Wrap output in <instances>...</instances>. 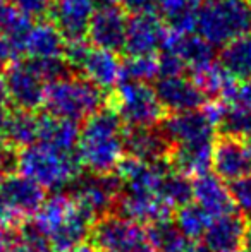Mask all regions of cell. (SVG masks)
Listing matches in <instances>:
<instances>
[{"instance_id":"6da1fadb","label":"cell","mask_w":251,"mask_h":252,"mask_svg":"<svg viewBox=\"0 0 251 252\" xmlns=\"http://www.w3.org/2000/svg\"><path fill=\"white\" fill-rule=\"evenodd\" d=\"M76 155L91 173L107 175L117 170L124 155V124L114 110L105 105L84 120Z\"/></svg>"},{"instance_id":"7a4b0ae2","label":"cell","mask_w":251,"mask_h":252,"mask_svg":"<svg viewBox=\"0 0 251 252\" xmlns=\"http://www.w3.org/2000/svg\"><path fill=\"white\" fill-rule=\"evenodd\" d=\"M54 252H71L91 235L93 218L69 194H54L41 204L33 221Z\"/></svg>"},{"instance_id":"3957f363","label":"cell","mask_w":251,"mask_h":252,"mask_svg":"<svg viewBox=\"0 0 251 252\" xmlns=\"http://www.w3.org/2000/svg\"><path fill=\"white\" fill-rule=\"evenodd\" d=\"M17 170L40 187L48 190H62L79 177L81 163L74 153L59 151L47 144H33L17 155Z\"/></svg>"},{"instance_id":"277c9868","label":"cell","mask_w":251,"mask_h":252,"mask_svg":"<svg viewBox=\"0 0 251 252\" xmlns=\"http://www.w3.org/2000/svg\"><path fill=\"white\" fill-rule=\"evenodd\" d=\"M196 31L215 48L246 36L251 33V0H203Z\"/></svg>"},{"instance_id":"5b68a950","label":"cell","mask_w":251,"mask_h":252,"mask_svg":"<svg viewBox=\"0 0 251 252\" xmlns=\"http://www.w3.org/2000/svg\"><path fill=\"white\" fill-rule=\"evenodd\" d=\"M105 101V91L95 86L86 77L71 74L47 84L43 106L47 108V113L54 117L84 122L90 115L104 108Z\"/></svg>"},{"instance_id":"8992f818","label":"cell","mask_w":251,"mask_h":252,"mask_svg":"<svg viewBox=\"0 0 251 252\" xmlns=\"http://www.w3.org/2000/svg\"><path fill=\"white\" fill-rule=\"evenodd\" d=\"M105 105L112 108L127 127L160 126L167 112L150 84L121 81L107 94Z\"/></svg>"},{"instance_id":"52a82bcc","label":"cell","mask_w":251,"mask_h":252,"mask_svg":"<svg viewBox=\"0 0 251 252\" xmlns=\"http://www.w3.org/2000/svg\"><path fill=\"white\" fill-rule=\"evenodd\" d=\"M122 192V184L117 173L107 175H91L77 177L71 184L69 196L76 201L83 211H86L91 218L110 215L112 208L117 204L119 196Z\"/></svg>"},{"instance_id":"ba28073f","label":"cell","mask_w":251,"mask_h":252,"mask_svg":"<svg viewBox=\"0 0 251 252\" xmlns=\"http://www.w3.org/2000/svg\"><path fill=\"white\" fill-rule=\"evenodd\" d=\"M97 9L88 28V41L91 47L108 52H124L127 12L117 0H95Z\"/></svg>"},{"instance_id":"9c48e42d","label":"cell","mask_w":251,"mask_h":252,"mask_svg":"<svg viewBox=\"0 0 251 252\" xmlns=\"http://www.w3.org/2000/svg\"><path fill=\"white\" fill-rule=\"evenodd\" d=\"M93 247L100 252H136L146 246V230L124 216H102L91 230Z\"/></svg>"},{"instance_id":"30bf717a","label":"cell","mask_w":251,"mask_h":252,"mask_svg":"<svg viewBox=\"0 0 251 252\" xmlns=\"http://www.w3.org/2000/svg\"><path fill=\"white\" fill-rule=\"evenodd\" d=\"M0 196L5 209V225L35 216L45 202V189L24 175H7L0 180Z\"/></svg>"},{"instance_id":"8fae6325","label":"cell","mask_w":251,"mask_h":252,"mask_svg":"<svg viewBox=\"0 0 251 252\" xmlns=\"http://www.w3.org/2000/svg\"><path fill=\"white\" fill-rule=\"evenodd\" d=\"M5 81V96L16 110L36 112L45 103L47 83L35 72L33 67L24 62H12L3 74Z\"/></svg>"},{"instance_id":"7c38bea8","label":"cell","mask_w":251,"mask_h":252,"mask_svg":"<svg viewBox=\"0 0 251 252\" xmlns=\"http://www.w3.org/2000/svg\"><path fill=\"white\" fill-rule=\"evenodd\" d=\"M169 28L165 21L155 10L151 12L131 14L127 19L124 53L134 55H155L164 48Z\"/></svg>"},{"instance_id":"4fadbf2b","label":"cell","mask_w":251,"mask_h":252,"mask_svg":"<svg viewBox=\"0 0 251 252\" xmlns=\"http://www.w3.org/2000/svg\"><path fill=\"white\" fill-rule=\"evenodd\" d=\"M160 124L162 130L169 137L172 146L215 141L217 124L208 117V113L203 108L167 113Z\"/></svg>"},{"instance_id":"5bb4252c","label":"cell","mask_w":251,"mask_h":252,"mask_svg":"<svg viewBox=\"0 0 251 252\" xmlns=\"http://www.w3.org/2000/svg\"><path fill=\"white\" fill-rule=\"evenodd\" d=\"M95 9V0H52L48 19L66 41L86 40Z\"/></svg>"},{"instance_id":"9a60e30c","label":"cell","mask_w":251,"mask_h":252,"mask_svg":"<svg viewBox=\"0 0 251 252\" xmlns=\"http://www.w3.org/2000/svg\"><path fill=\"white\" fill-rule=\"evenodd\" d=\"M153 90L167 113L200 110L207 105V101H210L196 83L184 76L160 77Z\"/></svg>"},{"instance_id":"2e32d148","label":"cell","mask_w":251,"mask_h":252,"mask_svg":"<svg viewBox=\"0 0 251 252\" xmlns=\"http://www.w3.org/2000/svg\"><path fill=\"white\" fill-rule=\"evenodd\" d=\"M172 150L174 146L160 126L126 127L124 129V151L131 158L146 163L169 161Z\"/></svg>"},{"instance_id":"e0dca14e","label":"cell","mask_w":251,"mask_h":252,"mask_svg":"<svg viewBox=\"0 0 251 252\" xmlns=\"http://www.w3.org/2000/svg\"><path fill=\"white\" fill-rule=\"evenodd\" d=\"M212 168L224 182H236L251 173L248 148L234 137L220 136L214 144Z\"/></svg>"},{"instance_id":"ac0fdd59","label":"cell","mask_w":251,"mask_h":252,"mask_svg":"<svg viewBox=\"0 0 251 252\" xmlns=\"http://www.w3.org/2000/svg\"><path fill=\"white\" fill-rule=\"evenodd\" d=\"M193 201L212 220L236 213V204L232 199L231 187L215 173H205L193 182Z\"/></svg>"},{"instance_id":"d6986e66","label":"cell","mask_w":251,"mask_h":252,"mask_svg":"<svg viewBox=\"0 0 251 252\" xmlns=\"http://www.w3.org/2000/svg\"><path fill=\"white\" fill-rule=\"evenodd\" d=\"M162 50L172 52L186 63V67L193 70H200L217 62L215 47L210 45L200 34L193 33H174L169 31L167 40Z\"/></svg>"},{"instance_id":"ffe728a7","label":"cell","mask_w":251,"mask_h":252,"mask_svg":"<svg viewBox=\"0 0 251 252\" xmlns=\"http://www.w3.org/2000/svg\"><path fill=\"white\" fill-rule=\"evenodd\" d=\"M248 223L243 215L231 213L210 221L203 235V246L210 252H234L245 242Z\"/></svg>"},{"instance_id":"44dd1931","label":"cell","mask_w":251,"mask_h":252,"mask_svg":"<svg viewBox=\"0 0 251 252\" xmlns=\"http://www.w3.org/2000/svg\"><path fill=\"white\" fill-rule=\"evenodd\" d=\"M79 72V76L86 77L102 91L114 90L122 81V62L117 53L91 47Z\"/></svg>"},{"instance_id":"7402d4cb","label":"cell","mask_w":251,"mask_h":252,"mask_svg":"<svg viewBox=\"0 0 251 252\" xmlns=\"http://www.w3.org/2000/svg\"><path fill=\"white\" fill-rule=\"evenodd\" d=\"M66 50V40L59 30L50 21H40L33 24L24 40L23 55L30 60H41V59H55L64 57Z\"/></svg>"},{"instance_id":"603a6c76","label":"cell","mask_w":251,"mask_h":252,"mask_svg":"<svg viewBox=\"0 0 251 252\" xmlns=\"http://www.w3.org/2000/svg\"><path fill=\"white\" fill-rule=\"evenodd\" d=\"M214 144L215 141L207 143H194V144H179L174 146L169 165L178 172L184 173L186 177H200L210 172L212 159H214Z\"/></svg>"},{"instance_id":"cb8c5ba5","label":"cell","mask_w":251,"mask_h":252,"mask_svg":"<svg viewBox=\"0 0 251 252\" xmlns=\"http://www.w3.org/2000/svg\"><path fill=\"white\" fill-rule=\"evenodd\" d=\"M79 122L54 117L50 113H45L40 117V137H38V141L41 144L54 148V150L74 153L77 143H79Z\"/></svg>"},{"instance_id":"d4e9b609","label":"cell","mask_w":251,"mask_h":252,"mask_svg":"<svg viewBox=\"0 0 251 252\" xmlns=\"http://www.w3.org/2000/svg\"><path fill=\"white\" fill-rule=\"evenodd\" d=\"M203 0H157V7L169 31L193 33L196 31V14Z\"/></svg>"},{"instance_id":"484cf974","label":"cell","mask_w":251,"mask_h":252,"mask_svg":"<svg viewBox=\"0 0 251 252\" xmlns=\"http://www.w3.org/2000/svg\"><path fill=\"white\" fill-rule=\"evenodd\" d=\"M38 137H40V117L28 110L12 112L9 127H7L5 143L12 148L24 150L36 144Z\"/></svg>"},{"instance_id":"4316f807","label":"cell","mask_w":251,"mask_h":252,"mask_svg":"<svg viewBox=\"0 0 251 252\" xmlns=\"http://www.w3.org/2000/svg\"><path fill=\"white\" fill-rule=\"evenodd\" d=\"M220 65L234 79L246 81L251 77V33L231 41L222 48Z\"/></svg>"},{"instance_id":"83f0119b","label":"cell","mask_w":251,"mask_h":252,"mask_svg":"<svg viewBox=\"0 0 251 252\" xmlns=\"http://www.w3.org/2000/svg\"><path fill=\"white\" fill-rule=\"evenodd\" d=\"M158 196L171 209L182 208L193 201V182L184 173L167 166L158 186Z\"/></svg>"},{"instance_id":"f1b7e54d","label":"cell","mask_w":251,"mask_h":252,"mask_svg":"<svg viewBox=\"0 0 251 252\" xmlns=\"http://www.w3.org/2000/svg\"><path fill=\"white\" fill-rule=\"evenodd\" d=\"M146 242L153 252H184L189 240L171 220L151 223L146 230Z\"/></svg>"},{"instance_id":"f546056e","label":"cell","mask_w":251,"mask_h":252,"mask_svg":"<svg viewBox=\"0 0 251 252\" xmlns=\"http://www.w3.org/2000/svg\"><path fill=\"white\" fill-rule=\"evenodd\" d=\"M217 127L222 136L239 141H251V108L238 103H225L224 113Z\"/></svg>"},{"instance_id":"4dcf8cb0","label":"cell","mask_w":251,"mask_h":252,"mask_svg":"<svg viewBox=\"0 0 251 252\" xmlns=\"http://www.w3.org/2000/svg\"><path fill=\"white\" fill-rule=\"evenodd\" d=\"M210 221V216L198 204H191V202L179 208L178 216H176V225L189 242H196V240L203 239Z\"/></svg>"},{"instance_id":"1f68e13d","label":"cell","mask_w":251,"mask_h":252,"mask_svg":"<svg viewBox=\"0 0 251 252\" xmlns=\"http://www.w3.org/2000/svg\"><path fill=\"white\" fill-rule=\"evenodd\" d=\"M158 77V59L157 55H134L126 57L122 62V81L133 83H151Z\"/></svg>"},{"instance_id":"d6a6232c","label":"cell","mask_w":251,"mask_h":252,"mask_svg":"<svg viewBox=\"0 0 251 252\" xmlns=\"http://www.w3.org/2000/svg\"><path fill=\"white\" fill-rule=\"evenodd\" d=\"M10 252H52L47 239L33 223H23L10 237Z\"/></svg>"},{"instance_id":"836d02e7","label":"cell","mask_w":251,"mask_h":252,"mask_svg":"<svg viewBox=\"0 0 251 252\" xmlns=\"http://www.w3.org/2000/svg\"><path fill=\"white\" fill-rule=\"evenodd\" d=\"M231 194L234 199L236 208L241 211V215L245 218L251 220V173L243 179L232 182L231 186Z\"/></svg>"},{"instance_id":"e575fe53","label":"cell","mask_w":251,"mask_h":252,"mask_svg":"<svg viewBox=\"0 0 251 252\" xmlns=\"http://www.w3.org/2000/svg\"><path fill=\"white\" fill-rule=\"evenodd\" d=\"M158 59V76L160 77H174V76H184L186 63L179 59L176 53L162 50Z\"/></svg>"},{"instance_id":"d590c367","label":"cell","mask_w":251,"mask_h":252,"mask_svg":"<svg viewBox=\"0 0 251 252\" xmlns=\"http://www.w3.org/2000/svg\"><path fill=\"white\" fill-rule=\"evenodd\" d=\"M7 2L31 19H35V17L41 19V17L48 16L52 5V0H7Z\"/></svg>"},{"instance_id":"8d00e7d4","label":"cell","mask_w":251,"mask_h":252,"mask_svg":"<svg viewBox=\"0 0 251 252\" xmlns=\"http://www.w3.org/2000/svg\"><path fill=\"white\" fill-rule=\"evenodd\" d=\"M17 166V155L14 153V148L7 143L0 141V180L3 177L10 175L14 168Z\"/></svg>"},{"instance_id":"74e56055","label":"cell","mask_w":251,"mask_h":252,"mask_svg":"<svg viewBox=\"0 0 251 252\" xmlns=\"http://www.w3.org/2000/svg\"><path fill=\"white\" fill-rule=\"evenodd\" d=\"M117 3L129 14L151 12L157 7V0H117Z\"/></svg>"},{"instance_id":"f35d334b","label":"cell","mask_w":251,"mask_h":252,"mask_svg":"<svg viewBox=\"0 0 251 252\" xmlns=\"http://www.w3.org/2000/svg\"><path fill=\"white\" fill-rule=\"evenodd\" d=\"M234 103L246 106V108H251V77L238 84V93H236Z\"/></svg>"},{"instance_id":"ab89813d","label":"cell","mask_w":251,"mask_h":252,"mask_svg":"<svg viewBox=\"0 0 251 252\" xmlns=\"http://www.w3.org/2000/svg\"><path fill=\"white\" fill-rule=\"evenodd\" d=\"M16 52L12 50V47L9 45V41L5 40V38L0 36V70L3 69V67H9L10 63L16 60Z\"/></svg>"},{"instance_id":"60d3db41","label":"cell","mask_w":251,"mask_h":252,"mask_svg":"<svg viewBox=\"0 0 251 252\" xmlns=\"http://www.w3.org/2000/svg\"><path fill=\"white\" fill-rule=\"evenodd\" d=\"M10 117H12V110L7 106L5 101L0 100V141H3V143H5V134L10 122Z\"/></svg>"},{"instance_id":"b9f144b4","label":"cell","mask_w":251,"mask_h":252,"mask_svg":"<svg viewBox=\"0 0 251 252\" xmlns=\"http://www.w3.org/2000/svg\"><path fill=\"white\" fill-rule=\"evenodd\" d=\"M7 228H9V226L0 221V252L9 251V246H10V237H12V233Z\"/></svg>"},{"instance_id":"7bdbcfd3","label":"cell","mask_w":251,"mask_h":252,"mask_svg":"<svg viewBox=\"0 0 251 252\" xmlns=\"http://www.w3.org/2000/svg\"><path fill=\"white\" fill-rule=\"evenodd\" d=\"M243 249L246 252H251V223L246 228V235H245V242H243Z\"/></svg>"},{"instance_id":"ee69618b","label":"cell","mask_w":251,"mask_h":252,"mask_svg":"<svg viewBox=\"0 0 251 252\" xmlns=\"http://www.w3.org/2000/svg\"><path fill=\"white\" fill-rule=\"evenodd\" d=\"M184 252H210V251H208L205 246H200V244L193 242V244H189L188 249H186Z\"/></svg>"},{"instance_id":"f6af8a7d","label":"cell","mask_w":251,"mask_h":252,"mask_svg":"<svg viewBox=\"0 0 251 252\" xmlns=\"http://www.w3.org/2000/svg\"><path fill=\"white\" fill-rule=\"evenodd\" d=\"M5 98V81H3V74H0V100Z\"/></svg>"},{"instance_id":"bcb514c9","label":"cell","mask_w":251,"mask_h":252,"mask_svg":"<svg viewBox=\"0 0 251 252\" xmlns=\"http://www.w3.org/2000/svg\"><path fill=\"white\" fill-rule=\"evenodd\" d=\"M71 252H97V249H95V247H90V246H81Z\"/></svg>"},{"instance_id":"7dc6e473","label":"cell","mask_w":251,"mask_h":252,"mask_svg":"<svg viewBox=\"0 0 251 252\" xmlns=\"http://www.w3.org/2000/svg\"><path fill=\"white\" fill-rule=\"evenodd\" d=\"M0 221L5 225V209H3V202H2V196H0Z\"/></svg>"},{"instance_id":"c3c4849f","label":"cell","mask_w":251,"mask_h":252,"mask_svg":"<svg viewBox=\"0 0 251 252\" xmlns=\"http://www.w3.org/2000/svg\"><path fill=\"white\" fill-rule=\"evenodd\" d=\"M246 148H248V155H250V161H251V141H248V146Z\"/></svg>"},{"instance_id":"681fc988","label":"cell","mask_w":251,"mask_h":252,"mask_svg":"<svg viewBox=\"0 0 251 252\" xmlns=\"http://www.w3.org/2000/svg\"><path fill=\"white\" fill-rule=\"evenodd\" d=\"M234 252H246L245 249H239V251H234Z\"/></svg>"}]
</instances>
